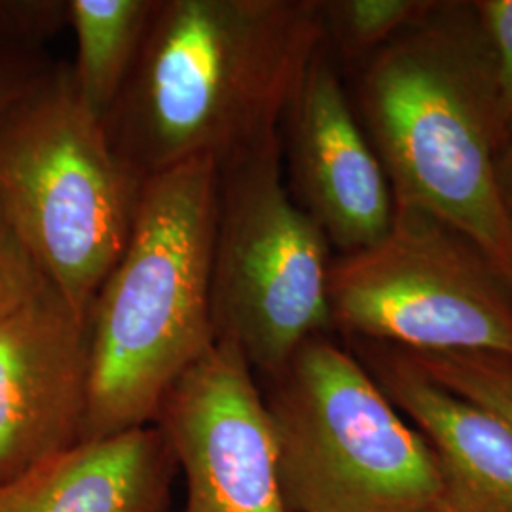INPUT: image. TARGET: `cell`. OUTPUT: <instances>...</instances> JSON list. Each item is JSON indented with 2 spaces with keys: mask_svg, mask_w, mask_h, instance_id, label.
I'll list each match as a JSON object with an SVG mask.
<instances>
[{
  "mask_svg": "<svg viewBox=\"0 0 512 512\" xmlns=\"http://www.w3.org/2000/svg\"><path fill=\"white\" fill-rule=\"evenodd\" d=\"M325 46L317 0H158L103 126L143 181L281 133Z\"/></svg>",
  "mask_w": 512,
  "mask_h": 512,
  "instance_id": "1",
  "label": "cell"
},
{
  "mask_svg": "<svg viewBox=\"0 0 512 512\" xmlns=\"http://www.w3.org/2000/svg\"><path fill=\"white\" fill-rule=\"evenodd\" d=\"M359 120L397 207L446 222L512 285V211L494 54L475 4L439 2L365 59Z\"/></svg>",
  "mask_w": 512,
  "mask_h": 512,
  "instance_id": "2",
  "label": "cell"
},
{
  "mask_svg": "<svg viewBox=\"0 0 512 512\" xmlns=\"http://www.w3.org/2000/svg\"><path fill=\"white\" fill-rule=\"evenodd\" d=\"M217 194L213 158L145 179L128 245L92 306L82 440L152 425L171 385L213 346Z\"/></svg>",
  "mask_w": 512,
  "mask_h": 512,
  "instance_id": "3",
  "label": "cell"
},
{
  "mask_svg": "<svg viewBox=\"0 0 512 512\" xmlns=\"http://www.w3.org/2000/svg\"><path fill=\"white\" fill-rule=\"evenodd\" d=\"M143 179L57 63L0 114V205L80 317L128 245Z\"/></svg>",
  "mask_w": 512,
  "mask_h": 512,
  "instance_id": "4",
  "label": "cell"
},
{
  "mask_svg": "<svg viewBox=\"0 0 512 512\" xmlns=\"http://www.w3.org/2000/svg\"><path fill=\"white\" fill-rule=\"evenodd\" d=\"M277 476L291 512H440L429 442L359 359L313 336L268 380Z\"/></svg>",
  "mask_w": 512,
  "mask_h": 512,
  "instance_id": "5",
  "label": "cell"
},
{
  "mask_svg": "<svg viewBox=\"0 0 512 512\" xmlns=\"http://www.w3.org/2000/svg\"><path fill=\"white\" fill-rule=\"evenodd\" d=\"M330 249L283 181L281 133L224 158L211 264L215 340L236 344L255 374L277 376L302 344L332 330Z\"/></svg>",
  "mask_w": 512,
  "mask_h": 512,
  "instance_id": "6",
  "label": "cell"
},
{
  "mask_svg": "<svg viewBox=\"0 0 512 512\" xmlns=\"http://www.w3.org/2000/svg\"><path fill=\"white\" fill-rule=\"evenodd\" d=\"M332 329L406 351L512 359V285L473 241L414 207L363 251L332 258Z\"/></svg>",
  "mask_w": 512,
  "mask_h": 512,
  "instance_id": "7",
  "label": "cell"
},
{
  "mask_svg": "<svg viewBox=\"0 0 512 512\" xmlns=\"http://www.w3.org/2000/svg\"><path fill=\"white\" fill-rule=\"evenodd\" d=\"M152 425L183 475L181 512H291L264 393L236 344L215 340L171 385Z\"/></svg>",
  "mask_w": 512,
  "mask_h": 512,
  "instance_id": "8",
  "label": "cell"
},
{
  "mask_svg": "<svg viewBox=\"0 0 512 512\" xmlns=\"http://www.w3.org/2000/svg\"><path fill=\"white\" fill-rule=\"evenodd\" d=\"M90 404V319L50 287L0 315V482L84 435Z\"/></svg>",
  "mask_w": 512,
  "mask_h": 512,
  "instance_id": "9",
  "label": "cell"
},
{
  "mask_svg": "<svg viewBox=\"0 0 512 512\" xmlns=\"http://www.w3.org/2000/svg\"><path fill=\"white\" fill-rule=\"evenodd\" d=\"M281 129L294 202L338 255L363 251L391 228L395 203L327 44L311 61Z\"/></svg>",
  "mask_w": 512,
  "mask_h": 512,
  "instance_id": "10",
  "label": "cell"
},
{
  "mask_svg": "<svg viewBox=\"0 0 512 512\" xmlns=\"http://www.w3.org/2000/svg\"><path fill=\"white\" fill-rule=\"evenodd\" d=\"M359 363L420 427L442 480L440 512H512V427L427 378L403 348L353 340Z\"/></svg>",
  "mask_w": 512,
  "mask_h": 512,
  "instance_id": "11",
  "label": "cell"
},
{
  "mask_svg": "<svg viewBox=\"0 0 512 512\" xmlns=\"http://www.w3.org/2000/svg\"><path fill=\"white\" fill-rule=\"evenodd\" d=\"M175 475L164 435L147 425L80 440L0 482V512H165Z\"/></svg>",
  "mask_w": 512,
  "mask_h": 512,
  "instance_id": "12",
  "label": "cell"
},
{
  "mask_svg": "<svg viewBox=\"0 0 512 512\" xmlns=\"http://www.w3.org/2000/svg\"><path fill=\"white\" fill-rule=\"evenodd\" d=\"M156 6L158 0H67L74 84L101 122L128 80Z\"/></svg>",
  "mask_w": 512,
  "mask_h": 512,
  "instance_id": "13",
  "label": "cell"
},
{
  "mask_svg": "<svg viewBox=\"0 0 512 512\" xmlns=\"http://www.w3.org/2000/svg\"><path fill=\"white\" fill-rule=\"evenodd\" d=\"M435 0H334L321 2L325 42L348 61L368 59L427 16Z\"/></svg>",
  "mask_w": 512,
  "mask_h": 512,
  "instance_id": "14",
  "label": "cell"
},
{
  "mask_svg": "<svg viewBox=\"0 0 512 512\" xmlns=\"http://www.w3.org/2000/svg\"><path fill=\"white\" fill-rule=\"evenodd\" d=\"M406 353L435 384L494 412L512 427V359L482 351Z\"/></svg>",
  "mask_w": 512,
  "mask_h": 512,
  "instance_id": "15",
  "label": "cell"
},
{
  "mask_svg": "<svg viewBox=\"0 0 512 512\" xmlns=\"http://www.w3.org/2000/svg\"><path fill=\"white\" fill-rule=\"evenodd\" d=\"M54 287L0 205V315Z\"/></svg>",
  "mask_w": 512,
  "mask_h": 512,
  "instance_id": "16",
  "label": "cell"
},
{
  "mask_svg": "<svg viewBox=\"0 0 512 512\" xmlns=\"http://www.w3.org/2000/svg\"><path fill=\"white\" fill-rule=\"evenodd\" d=\"M67 27V0H0V48L40 44Z\"/></svg>",
  "mask_w": 512,
  "mask_h": 512,
  "instance_id": "17",
  "label": "cell"
},
{
  "mask_svg": "<svg viewBox=\"0 0 512 512\" xmlns=\"http://www.w3.org/2000/svg\"><path fill=\"white\" fill-rule=\"evenodd\" d=\"M494 54L499 105L507 148L512 147V0L473 2ZM505 148V150H507Z\"/></svg>",
  "mask_w": 512,
  "mask_h": 512,
  "instance_id": "18",
  "label": "cell"
},
{
  "mask_svg": "<svg viewBox=\"0 0 512 512\" xmlns=\"http://www.w3.org/2000/svg\"><path fill=\"white\" fill-rule=\"evenodd\" d=\"M54 63L40 44L0 48V114L29 92Z\"/></svg>",
  "mask_w": 512,
  "mask_h": 512,
  "instance_id": "19",
  "label": "cell"
},
{
  "mask_svg": "<svg viewBox=\"0 0 512 512\" xmlns=\"http://www.w3.org/2000/svg\"><path fill=\"white\" fill-rule=\"evenodd\" d=\"M499 179H501L503 194L512 211V147L507 148L499 160Z\"/></svg>",
  "mask_w": 512,
  "mask_h": 512,
  "instance_id": "20",
  "label": "cell"
}]
</instances>
